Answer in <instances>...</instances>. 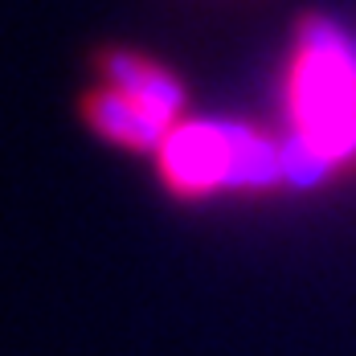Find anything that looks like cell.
<instances>
[{
	"label": "cell",
	"mask_w": 356,
	"mask_h": 356,
	"mask_svg": "<svg viewBox=\"0 0 356 356\" xmlns=\"http://www.w3.org/2000/svg\"><path fill=\"white\" fill-rule=\"evenodd\" d=\"M283 107L291 123V147L332 168L356 156V54L332 29H307L299 37L283 78Z\"/></svg>",
	"instance_id": "obj_1"
},
{
	"label": "cell",
	"mask_w": 356,
	"mask_h": 356,
	"mask_svg": "<svg viewBox=\"0 0 356 356\" xmlns=\"http://www.w3.org/2000/svg\"><path fill=\"white\" fill-rule=\"evenodd\" d=\"M86 119L119 147L156 152L180 123V86L143 54H107L86 95Z\"/></svg>",
	"instance_id": "obj_2"
},
{
	"label": "cell",
	"mask_w": 356,
	"mask_h": 356,
	"mask_svg": "<svg viewBox=\"0 0 356 356\" xmlns=\"http://www.w3.org/2000/svg\"><path fill=\"white\" fill-rule=\"evenodd\" d=\"M160 177L180 197H209L221 188L262 184L275 172V143L254 127L229 123H188L180 119L172 136L156 147Z\"/></svg>",
	"instance_id": "obj_3"
}]
</instances>
